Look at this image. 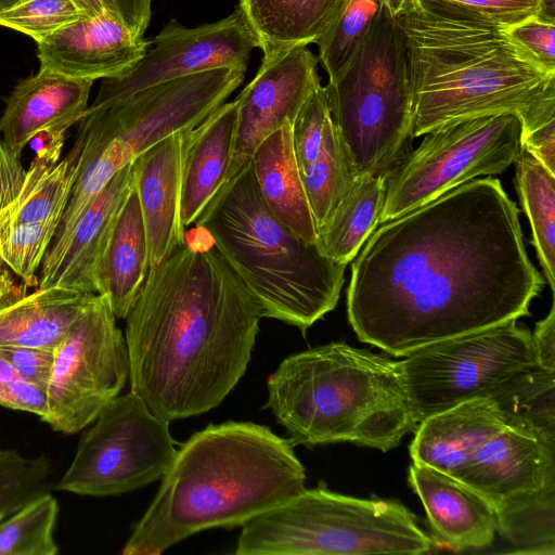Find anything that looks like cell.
Returning <instances> with one entry per match:
<instances>
[{"label": "cell", "instance_id": "6da1fadb", "mask_svg": "<svg viewBox=\"0 0 555 555\" xmlns=\"http://www.w3.org/2000/svg\"><path fill=\"white\" fill-rule=\"evenodd\" d=\"M362 247L348 320L360 341L396 357L529 315L544 284L519 208L491 177L382 223Z\"/></svg>", "mask_w": 555, "mask_h": 555}, {"label": "cell", "instance_id": "7a4b0ae2", "mask_svg": "<svg viewBox=\"0 0 555 555\" xmlns=\"http://www.w3.org/2000/svg\"><path fill=\"white\" fill-rule=\"evenodd\" d=\"M262 317L212 242L184 233L126 317L130 390L168 422L217 408L245 374Z\"/></svg>", "mask_w": 555, "mask_h": 555}, {"label": "cell", "instance_id": "3957f363", "mask_svg": "<svg viewBox=\"0 0 555 555\" xmlns=\"http://www.w3.org/2000/svg\"><path fill=\"white\" fill-rule=\"evenodd\" d=\"M396 18L409 57L411 139L500 113L518 114L522 131L555 116V74L505 26L423 0Z\"/></svg>", "mask_w": 555, "mask_h": 555}, {"label": "cell", "instance_id": "277c9868", "mask_svg": "<svg viewBox=\"0 0 555 555\" xmlns=\"http://www.w3.org/2000/svg\"><path fill=\"white\" fill-rule=\"evenodd\" d=\"M289 439L253 422L209 424L180 444L122 555H159L210 528H233L305 489Z\"/></svg>", "mask_w": 555, "mask_h": 555}, {"label": "cell", "instance_id": "5b68a950", "mask_svg": "<svg viewBox=\"0 0 555 555\" xmlns=\"http://www.w3.org/2000/svg\"><path fill=\"white\" fill-rule=\"evenodd\" d=\"M268 401L292 444L350 442L387 452L417 424L398 361L333 341L285 358Z\"/></svg>", "mask_w": 555, "mask_h": 555}, {"label": "cell", "instance_id": "8992f818", "mask_svg": "<svg viewBox=\"0 0 555 555\" xmlns=\"http://www.w3.org/2000/svg\"><path fill=\"white\" fill-rule=\"evenodd\" d=\"M261 307L305 332L335 309L347 264L281 222L259 191L251 162L225 183L195 223Z\"/></svg>", "mask_w": 555, "mask_h": 555}, {"label": "cell", "instance_id": "52a82bcc", "mask_svg": "<svg viewBox=\"0 0 555 555\" xmlns=\"http://www.w3.org/2000/svg\"><path fill=\"white\" fill-rule=\"evenodd\" d=\"M241 528L236 555L424 554L433 546L400 502L336 493L324 481Z\"/></svg>", "mask_w": 555, "mask_h": 555}, {"label": "cell", "instance_id": "ba28073f", "mask_svg": "<svg viewBox=\"0 0 555 555\" xmlns=\"http://www.w3.org/2000/svg\"><path fill=\"white\" fill-rule=\"evenodd\" d=\"M324 89L359 175L386 180L410 151L412 99L405 38L385 4L351 61Z\"/></svg>", "mask_w": 555, "mask_h": 555}, {"label": "cell", "instance_id": "9c48e42d", "mask_svg": "<svg viewBox=\"0 0 555 555\" xmlns=\"http://www.w3.org/2000/svg\"><path fill=\"white\" fill-rule=\"evenodd\" d=\"M521 151L522 121L516 113L472 118L425 134L387 176L379 223L477 177L502 173Z\"/></svg>", "mask_w": 555, "mask_h": 555}, {"label": "cell", "instance_id": "30bf717a", "mask_svg": "<svg viewBox=\"0 0 555 555\" xmlns=\"http://www.w3.org/2000/svg\"><path fill=\"white\" fill-rule=\"evenodd\" d=\"M516 321L426 345L398 362L416 424L462 402L490 397L534 366L531 332Z\"/></svg>", "mask_w": 555, "mask_h": 555}, {"label": "cell", "instance_id": "8fae6325", "mask_svg": "<svg viewBox=\"0 0 555 555\" xmlns=\"http://www.w3.org/2000/svg\"><path fill=\"white\" fill-rule=\"evenodd\" d=\"M93 423L57 490L91 496L133 491L163 478L177 454L169 422L131 390L114 398Z\"/></svg>", "mask_w": 555, "mask_h": 555}, {"label": "cell", "instance_id": "7c38bea8", "mask_svg": "<svg viewBox=\"0 0 555 555\" xmlns=\"http://www.w3.org/2000/svg\"><path fill=\"white\" fill-rule=\"evenodd\" d=\"M116 319L108 297L94 293L55 348L46 421L54 430L86 428L129 379L128 349Z\"/></svg>", "mask_w": 555, "mask_h": 555}, {"label": "cell", "instance_id": "4fadbf2b", "mask_svg": "<svg viewBox=\"0 0 555 555\" xmlns=\"http://www.w3.org/2000/svg\"><path fill=\"white\" fill-rule=\"evenodd\" d=\"M243 70L210 69L145 88L83 114L77 139L114 143L129 159L180 130L198 126L242 83Z\"/></svg>", "mask_w": 555, "mask_h": 555}, {"label": "cell", "instance_id": "5bb4252c", "mask_svg": "<svg viewBox=\"0 0 555 555\" xmlns=\"http://www.w3.org/2000/svg\"><path fill=\"white\" fill-rule=\"evenodd\" d=\"M152 48L126 73L102 79L85 114L99 112L158 83L193 74L232 68L245 72L256 38L236 8L229 16L186 27L170 20L150 41Z\"/></svg>", "mask_w": 555, "mask_h": 555}, {"label": "cell", "instance_id": "9a60e30c", "mask_svg": "<svg viewBox=\"0 0 555 555\" xmlns=\"http://www.w3.org/2000/svg\"><path fill=\"white\" fill-rule=\"evenodd\" d=\"M318 63L319 57L307 47L262 59L254 79L235 99V139L225 183L250 162L268 135L293 124L305 101L321 86Z\"/></svg>", "mask_w": 555, "mask_h": 555}, {"label": "cell", "instance_id": "2e32d148", "mask_svg": "<svg viewBox=\"0 0 555 555\" xmlns=\"http://www.w3.org/2000/svg\"><path fill=\"white\" fill-rule=\"evenodd\" d=\"M453 477L480 494L499 518L555 492V444L506 427Z\"/></svg>", "mask_w": 555, "mask_h": 555}, {"label": "cell", "instance_id": "e0dca14e", "mask_svg": "<svg viewBox=\"0 0 555 555\" xmlns=\"http://www.w3.org/2000/svg\"><path fill=\"white\" fill-rule=\"evenodd\" d=\"M37 44L40 68L94 81L126 73L144 55L150 41L104 13L74 21Z\"/></svg>", "mask_w": 555, "mask_h": 555}, {"label": "cell", "instance_id": "ac0fdd59", "mask_svg": "<svg viewBox=\"0 0 555 555\" xmlns=\"http://www.w3.org/2000/svg\"><path fill=\"white\" fill-rule=\"evenodd\" d=\"M188 131L170 134L132 162L133 184L145 227L150 268L159 264L184 242L180 201Z\"/></svg>", "mask_w": 555, "mask_h": 555}, {"label": "cell", "instance_id": "d6986e66", "mask_svg": "<svg viewBox=\"0 0 555 555\" xmlns=\"http://www.w3.org/2000/svg\"><path fill=\"white\" fill-rule=\"evenodd\" d=\"M132 185L131 162L118 170L92 201L63 244L46 253L39 288L59 287L77 293H95L94 274L98 263Z\"/></svg>", "mask_w": 555, "mask_h": 555}, {"label": "cell", "instance_id": "ffe728a7", "mask_svg": "<svg viewBox=\"0 0 555 555\" xmlns=\"http://www.w3.org/2000/svg\"><path fill=\"white\" fill-rule=\"evenodd\" d=\"M93 81L72 78L44 68L21 80L5 102L0 132L5 147L21 156L40 132H65L86 109Z\"/></svg>", "mask_w": 555, "mask_h": 555}, {"label": "cell", "instance_id": "44dd1931", "mask_svg": "<svg viewBox=\"0 0 555 555\" xmlns=\"http://www.w3.org/2000/svg\"><path fill=\"white\" fill-rule=\"evenodd\" d=\"M408 480L422 501L439 545L461 552L493 543L496 516L476 491L452 476L416 463L410 466Z\"/></svg>", "mask_w": 555, "mask_h": 555}, {"label": "cell", "instance_id": "7402d4cb", "mask_svg": "<svg viewBox=\"0 0 555 555\" xmlns=\"http://www.w3.org/2000/svg\"><path fill=\"white\" fill-rule=\"evenodd\" d=\"M504 428L506 425L493 399L468 400L420 422L414 429L410 455L413 463L453 477Z\"/></svg>", "mask_w": 555, "mask_h": 555}, {"label": "cell", "instance_id": "603a6c76", "mask_svg": "<svg viewBox=\"0 0 555 555\" xmlns=\"http://www.w3.org/2000/svg\"><path fill=\"white\" fill-rule=\"evenodd\" d=\"M235 100L222 103L188 131L183 154L180 221L195 224L227 182L235 139Z\"/></svg>", "mask_w": 555, "mask_h": 555}, {"label": "cell", "instance_id": "cb8c5ba5", "mask_svg": "<svg viewBox=\"0 0 555 555\" xmlns=\"http://www.w3.org/2000/svg\"><path fill=\"white\" fill-rule=\"evenodd\" d=\"M145 227L134 184L113 224L94 274L96 294L108 297L117 319H126L149 272Z\"/></svg>", "mask_w": 555, "mask_h": 555}, {"label": "cell", "instance_id": "d4e9b609", "mask_svg": "<svg viewBox=\"0 0 555 555\" xmlns=\"http://www.w3.org/2000/svg\"><path fill=\"white\" fill-rule=\"evenodd\" d=\"M36 137L43 143L38 144L16 197L0 211V231L17 223H60L68 204L77 176L79 152L72 149L64 159L57 162L64 132L47 130Z\"/></svg>", "mask_w": 555, "mask_h": 555}, {"label": "cell", "instance_id": "484cf974", "mask_svg": "<svg viewBox=\"0 0 555 555\" xmlns=\"http://www.w3.org/2000/svg\"><path fill=\"white\" fill-rule=\"evenodd\" d=\"M254 175L272 214L308 242L317 241V228L296 162L292 122L268 135L251 156Z\"/></svg>", "mask_w": 555, "mask_h": 555}, {"label": "cell", "instance_id": "4316f807", "mask_svg": "<svg viewBox=\"0 0 555 555\" xmlns=\"http://www.w3.org/2000/svg\"><path fill=\"white\" fill-rule=\"evenodd\" d=\"M349 0H238L262 59L317 42Z\"/></svg>", "mask_w": 555, "mask_h": 555}, {"label": "cell", "instance_id": "83f0119b", "mask_svg": "<svg viewBox=\"0 0 555 555\" xmlns=\"http://www.w3.org/2000/svg\"><path fill=\"white\" fill-rule=\"evenodd\" d=\"M94 293L38 288L0 309V347L54 351Z\"/></svg>", "mask_w": 555, "mask_h": 555}, {"label": "cell", "instance_id": "f1b7e54d", "mask_svg": "<svg viewBox=\"0 0 555 555\" xmlns=\"http://www.w3.org/2000/svg\"><path fill=\"white\" fill-rule=\"evenodd\" d=\"M386 193L383 177L362 175L317 230V244L334 261L348 264L379 223Z\"/></svg>", "mask_w": 555, "mask_h": 555}, {"label": "cell", "instance_id": "f546056e", "mask_svg": "<svg viewBox=\"0 0 555 555\" xmlns=\"http://www.w3.org/2000/svg\"><path fill=\"white\" fill-rule=\"evenodd\" d=\"M489 398L495 401L506 427L555 444V371L533 366L509 379Z\"/></svg>", "mask_w": 555, "mask_h": 555}, {"label": "cell", "instance_id": "4dcf8cb0", "mask_svg": "<svg viewBox=\"0 0 555 555\" xmlns=\"http://www.w3.org/2000/svg\"><path fill=\"white\" fill-rule=\"evenodd\" d=\"M515 164V185L530 221L532 244L552 292L555 289V175L522 149Z\"/></svg>", "mask_w": 555, "mask_h": 555}, {"label": "cell", "instance_id": "1f68e13d", "mask_svg": "<svg viewBox=\"0 0 555 555\" xmlns=\"http://www.w3.org/2000/svg\"><path fill=\"white\" fill-rule=\"evenodd\" d=\"M299 173L318 230L361 177L333 121L325 132L318 156Z\"/></svg>", "mask_w": 555, "mask_h": 555}, {"label": "cell", "instance_id": "d6a6232c", "mask_svg": "<svg viewBox=\"0 0 555 555\" xmlns=\"http://www.w3.org/2000/svg\"><path fill=\"white\" fill-rule=\"evenodd\" d=\"M57 513L55 498L46 492L0 520V555H55Z\"/></svg>", "mask_w": 555, "mask_h": 555}, {"label": "cell", "instance_id": "836d02e7", "mask_svg": "<svg viewBox=\"0 0 555 555\" xmlns=\"http://www.w3.org/2000/svg\"><path fill=\"white\" fill-rule=\"evenodd\" d=\"M384 0H349L317 41L319 61L336 77L351 61L378 16Z\"/></svg>", "mask_w": 555, "mask_h": 555}, {"label": "cell", "instance_id": "e575fe53", "mask_svg": "<svg viewBox=\"0 0 555 555\" xmlns=\"http://www.w3.org/2000/svg\"><path fill=\"white\" fill-rule=\"evenodd\" d=\"M50 470L44 456L26 459L15 450L0 449V520L48 492Z\"/></svg>", "mask_w": 555, "mask_h": 555}, {"label": "cell", "instance_id": "d590c367", "mask_svg": "<svg viewBox=\"0 0 555 555\" xmlns=\"http://www.w3.org/2000/svg\"><path fill=\"white\" fill-rule=\"evenodd\" d=\"M56 221L27 222L0 231V258L17 276L31 282L56 233Z\"/></svg>", "mask_w": 555, "mask_h": 555}, {"label": "cell", "instance_id": "8d00e7d4", "mask_svg": "<svg viewBox=\"0 0 555 555\" xmlns=\"http://www.w3.org/2000/svg\"><path fill=\"white\" fill-rule=\"evenodd\" d=\"M87 16L74 0H27L0 13V26L31 37L37 43L67 24Z\"/></svg>", "mask_w": 555, "mask_h": 555}, {"label": "cell", "instance_id": "74e56055", "mask_svg": "<svg viewBox=\"0 0 555 555\" xmlns=\"http://www.w3.org/2000/svg\"><path fill=\"white\" fill-rule=\"evenodd\" d=\"M331 122L326 92L324 87L319 86L305 101L292 124L293 147L299 170L318 156Z\"/></svg>", "mask_w": 555, "mask_h": 555}, {"label": "cell", "instance_id": "f35d334b", "mask_svg": "<svg viewBox=\"0 0 555 555\" xmlns=\"http://www.w3.org/2000/svg\"><path fill=\"white\" fill-rule=\"evenodd\" d=\"M475 15L481 20L511 26L535 16L539 0H423Z\"/></svg>", "mask_w": 555, "mask_h": 555}, {"label": "cell", "instance_id": "ab89813d", "mask_svg": "<svg viewBox=\"0 0 555 555\" xmlns=\"http://www.w3.org/2000/svg\"><path fill=\"white\" fill-rule=\"evenodd\" d=\"M554 29L555 24L537 16L505 27L508 37L550 74H555Z\"/></svg>", "mask_w": 555, "mask_h": 555}, {"label": "cell", "instance_id": "60d3db41", "mask_svg": "<svg viewBox=\"0 0 555 555\" xmlns=\"http://www.w3.org/2000/svg\"><path fill=\"white\" fill-rule=\"evenodd\" d=\"M0 356L10 363L20 379L47 390L54 360V351L2 346L0 347Z\"/></svg>", "mask_w": 555, "mask_h": 555}, {"label": "cell", "instance_id": "b9f144b4", "mask_svg": "<svg viewBox=\"0 0 555 555\" xmlns=\"http://www.w3.org/2000/svg\"><path fill=\"white\" fill-rule=\"evenodd\" d=\"M0 404L34 413L44 422L49 417L47 390L24 379L0 380Z\"/></svg>", "mask_w": 555, "mask_h": 555}, {"label": "cell", "instance_id": "7bdbcfd3", "mask_svg": "<svg viewBox=\"0 0 555 555\" xmlns=\"http://www.w3.org/2000/svg\"><path fill=\"white\" fill-rule=\"evenodd\" d=\"M522 149L555 175V117L524 131Z\"/></svg>", "mask_w": 555, "mask_h": 555}, {"label": "cell", "instance_id": "ee69618b", "mask_svg": "<svg viewBox=\"0 0 555 555\" xmlns=\"http://www.w3.org/2000/svg\"><path fill=\"white\" fill-rule=\"evenodd\" d=\"M106 13L132 33L143 36L151 18L152 0H99Z\"/></svg>", "mask_w": 555, "mask_h": 555}, {"label": "cell", "instance_id": "f6af8a7d", "mask_svg": "<svg viewBox=\"0 0 555 555\" xmlns=\"http://www.w3.org/2000/svg\"><path fill=\"white\" fill-rule=\"evenodd\" d=\"M534 366L546 371H555V306L547 315L535 324L531 333Z\"/></svg>", "mask_w": 555, "mask_h": 555}, {"label": "cell", "instance_id": "bcb514c9", "mask_svg": "<svg viewBox=\"0 0 555 555\" xmlns=\"http://www.w3.org/2000/svg\"><path fill=\"white\" fill-rule=\"evenodd\" d=\"M25 175L20 157L9 152L0 132V211L16 197Z\"/></svg>", "mask_w": 555, "mask_h": 555}, {"label": "cell", "instance_id": "7dc6e473", "mask_svg": "<svg viewBox=\"0 0 555 555\" xmlns=\"http://www.w3.org/2000/svg\"><path fill=\"white\" fill-rule=\"evenodd\" d=\"M418 3L420 0H384V4L393 17L411 11Z\"/></svg>", "mask_w": 555, "mask_h": 555}, {"label": "cell", "instance_id": "c3c4849f", "mask_svg": "<svg viewBox=\"0 0 555 555\" xmlns=\"http://www.w3.org/2000/svg\"><path fill=\"white\" fill-rule=\"evenodd\" d=\"M535 16L543 22L555 24V0H539Z\"/></svg>", "mask_w": 555, "mask_h": 555}, {"label": "cell", "instance_id": "681fc988", "mask_svg": "<svg viewBox=\"0 0 555 555\" xmlns=\"http://www.w3.org/2000/svg\"><path fill=\"white\" fill-rule=\"evenodd\" d=\"M17 378L18 376L16 375L10 363L0 356V380H11Z\"/></svg>", "mask_w": 555, "mask_h": 555}, {"label": "cell", "instance_id": "f907efd6", "mask_svg": "<svg viewBox=\"0 0 555 555\" xmlns=\"http://www.w3.org/2000/svg\"><path fill=\"white\" fill-rule=\"evenodd\" d=\"M27 0H0V13L10 10Z\"/></svg>", "mask_w": 555, "mask_h": 555}]
</instances>
